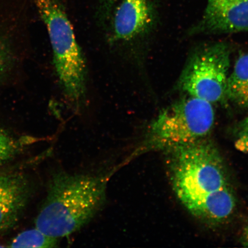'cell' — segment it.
<instances>
[{
  "instance_id": "obj_7",
  "label": "cell",
  "mask_w": 248,
  "mask_h": 248,
  "mask_svg": "<svg viewBox=\"0 0 248 248\" xmlns=\"http://www.w3.org/2000/svg\"><path fill=\"white\" fill-rule=\"evenodd\" d=\"M201 25L210 32L248 31V0H207Z\"/></svg>"
},
{
  "instance_id": "obj_13",
  "label": "cell",
  "mask_w": 248,
  "mask_h": 248,
  "mask_svg": "<svg viewBox=\"0 0 248 248\" xmlns=\"http://www.w3.org/2000/svg\"><path fill=\"white\" fill-rule=\"evenodd\" d=\"M235 147L241 152H248V116L241 124Z\"/></svg>"
},
{
  "instance_id": "obj_5",
  "label": "cell",
  "mask_w": 248,
  "mask_h": 248,
  "mask_svg": "<svg viewBox=\"0 0 248 248\" xmlns=\"http://www.w3.org/2000/svg\"><path fill=\"white\" fill-rule=\"evenodd\" d=\"M230 62V49L225 43L200 49L183 71L179 88L188 95L211 104L224 101Z\"/></svg>"
},
{
  "instance_id": "obj_11",
  "label": "cell",
  "mask_w": 248,
  "mask_h": 248,
  "mask_svg": "<svg viewBox=\"0 0 248 248\" xmlns=\"http://www.w3.org/2000/svg\"><path fill=\"white\" fill-rule=\"evenodd\" d=\"M18 150V141L0 130V165L12 159Z\"/></svg>"
},
{
  "instance_id": "obj_1",
  "label": "cell",
  "mask_w": 248,
  "mask_h": 248,
  "mask_svg": "<svg viewBox=\"0 0 248 248\" xmlns=\"http://www.w3.org/2000/svg\"><path fill=\"white\" fill-rule=\"evenodd\" d=\"M176 197L192 215L207 224L230 218L236 198L224 160L207 139L167 152Z\"/></svg>"
},
{
  "instance_id": "obj_8",
  "label": "cell",
  "mask_w": 248,
  "mask_h": 248,
  "mask_svg": "<svg viewBox=\"0 0 248 248\" xmlns=\"http://www.w3.org/2000/svg\"><path fill=\"white\" fill-rule=\"evenodd\" d=\"M31 190L22 175H0V233L17 224L29 202Z\"/></svg>"
},
{
  "instance_id": "obj_2",
  "label": "cell",
  "mask_w": 248,
  "mask_h": 248,
  "mask_svg": "<svg viewBox=\"0 0 248 248\" xmlns=\"http://www.w3.org/2000/svg\"><path fill=\"white\" fill-rule=\"evenodd\" d=\"M111 176L55 171L35 220L36 228L57 239L80 230L104 206Z\"/></svg>"
},
{
  "instance_id": "obj_6",
  "label": "cell",
  "mask_w": 248,
  "mask_h": 248,
  "mask_svg": "<svg viewBox=\"0 0 248 248\" xmlns=\"http://www.w3.org/2000/svg\"><path fill=\"white\" fill-rule=\"evenodd\" d=\"M98 14L113 41L133 44L154 23L155 0H98Z\"/></svg>"
},
{
  "instance_id": "obj_9",
  "label": "cell",
  "mask_w": 248,
  "mask_h": 248,
  "mask_svg": "<svg viewBox=\"0 0 248 248\" xmlns=\"http://www.w3.org/2000/svg\"><path fill=\"white\" fill-rule=\"evenodd\" d=\"M226 97L242 107H248V53L240 56L228 77Z\"/></svg>"
},
{
  "instance_id": "obj_12",
  "label": "cell",
  "mask_w": 248,
  "mask_h": 248,
  "mask_svg": "<svg viewBox=\"0 0 248 248\" xmlns=\"http://www.w3.org/2000/svg\"><path fill=\"white\" fill-rule=\"evenodd\" d=\"M10 48L4 40L0 38V77L5 74L12 63Z\"/></svg>"
},
{
  "instance_id": "obj_10",
  "label": "cell",
  "mask_w": 248,
  "mask_h": 248,
  "mask_svg": "<svg viewBox=\"0 0 248 248\" xmlns=\"http://www.w3.org/2000/svg\"><path fill=\"white\" fill-rule=\"evenodd\" d=\"M58 239L46 235L38 229H30L18 234L11 241V248H55Z\"/></svg>"
},
{
  "instance_id": "obj_3",
  "label": "cell",
  "mask_w": 248,
  "mask_h": 248,
  "mask_svg": "<svg viewBox=\"0 0 248 248\" xmlns=\"http://www.w3.org/2000/svg\"><path fill=\"white\" fill-rule=\"evenodd\" d=\"M47 30L54 62L62 90L68 100L79 108L86 92L84 57L62 0H33Z\"/></svg>"
},
{
  "instance_id": "obj_14",
  "label": "cell",
  "mask_w": 248,
  "mask_h": 248,
  "mask_svg": "<svg viewBox=\"0 0 248 248\" xmlns=\"http://www.w3.org/2000/svg\"><path fill=\"white\" fill-rule=\"evenodd\" d=\"M242 243L244 247H248V224L244 229L243 237H242Z\"/></svg>"
},
{
  "instance_id": "obj_4",
  "label": "cell",
  "mask_w": 248,
  "mask_h": 248,
  "mask_svg": "<svg viewBox=\"0 0 248 248\" xmlns=\"http://www.w3.org/2000/svg\"><path fill=\"white\" fill-rule=\"evenodd\" d=\"M164 108L136 153L168 152L207 138L215 125L210 102L188 95Z\"/></svg>"
}]
</instances>
